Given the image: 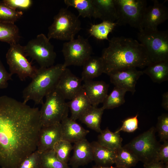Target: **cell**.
<instances>
[{
	"mask_svg": "<svg viewBox=\"0 0 168 168\" xmlns=\"http://www.w3.org/2000/svg\"><path fill=\"white\" fill-rule=\"evenodd\" d=\"M138 38L145 48L151 63L168 61V32L142 29Z\"/></svg>",
	"mask_w": 168,
	"mask_h": 168,
	"instance_id": "obj_4",
	"label": "cell"
},
{
	"mask_svg": "<svg viewBox=\"0 0 168 168\" xmlns=\"http://www.w3.org/2000/svg\"><path fill=\"white\" fill-rule=\"evenodd\" d=\"M162 107L165 110H168V92H166L162 95L161 103Z\"/></svg>",
	"mask_w": 168,
	"mask_h": 168,
	"instance_id": "obj_41",
	"label": "cell"
},
{
	"mask_svg": "<svg viewBox=\"0 0 168 168\" xmlns=\"http://www.w3.org/2000/svg\"><path fill=\"white\" fill-rule=\"evenodd\" d=\"M23 15L21 11L13 9L2 1L0 2V21L15 23Z\"/></svg>",
	"mask_w": 168,
	"mask_h": 168,
	"instance_id": "obj_33",
	"label": "cell"
},
{
	"mask_svg": "<svg viewBox=\"0 0 168 168\" xmlns=\"http://www.w3.org/2000/svg\"><path fill=\"white\" fill-rule=\"evenodd\" d=\"M97 18L102 21L115 22L117 14L114 0H92Z\"/></svg>",
	"mask_w": 168,
	"mask_h": 168,
	"instance_id": "obj_20",
	"label": "cell"
},
{
	"mask_svg": "<svg viewBox=\"0 0 168 168\" xmlns=\"http://www.w3.org/2000/svg\"><path fill=\"white\" fill-rule=\"evenodd\" d=\"M64 2L68 7H71L76 9L79 16L83 18H97L92 0H65Z\"/></svg>",
	"mask_w": 168,
	"mask_h": 168,
	"instance_id": "obj_25",
	"label": "cell"
},
{
	"mask_svg": "<svg viewBox=\"0 0 168 168\" xmlns=\"http://www.w3.org/2000/svg\"><path fill=\"white\" fill-rule=\"evenodd\" d=\"M57 156L53 149L41 153L40 168H70Z\"/></svg>",
	"mask_w": 168,
	"mask_h": 168,
	"instance_id": "obj_31",
	"label": "cell"
},
{
	"mask_svg": "<svg viewBox=\"0 0 168 168\" xmlns=\"http://www.w3.org/2000/svg\"><path fill=\"white\" fill-rule=\"evenodd\" d=\"M91 168H119L115 166V167L113 166H100L96 165L93 166Z\"/></svg>",
	"mask_w": 168,
	"mask_h": 168,
	"instance_id": "obj_42",
	"label": "cell"
},
{
	"mask_svg": "<svg viewBox=\"0 0 168 168\" xmlns=\"http://www.w3.org/2000/svg\"><path fill=\"white\" fill-rule=\"evenodd\" d=\"M156 132L155 127H152L124 147L132 152L144 164L157 161V156L161 144L156 139Z\"/></svg>",
	"mask_w": 168,
	"mask_h": 168,
	"instance_id": "obj_6",
	"label": "cell"
},
{
	"mask_svg": "<svg viewBox=\"0 0 168 168\" xmlns=\"http://www.w3.org/2000/svg\"><path fill=\"white\" fill-rule=\"evenodd\" d=\"M60 123L62 139L71 143H75L86 138L89 133V131L68 117L63 119Z\"/></svg>",
	"mask_w": 168,
	"mask_h": 168,
	"instance_id": "obj_18",
	"label": "cell"
},
{
	"mask_svg": "<svg viewBox=\"0 0 168 168\" xmlns=\"http://www.w3.org/2000/svg\"><path fill=\"white\" fill-rule=\"evenodd\" d=\"M159 150L157 160L164 164L168 163V140L163 142Z\"/></svg>",
	"mask_w": 168,
	"mask_h": 168,
	"instance_id": "obj_39",
	"label": "cell"
},
{
	"mask_svg": "<svg viewBox=\"0 0 168 168\" xmlns=\"http://www.w3.org/2000/svg\"><path fill=\"white\" fill-rule=\"evenodd\" d=\"M152 1L153 5L147 7L145 10L141 29L157 30L158 26L168 18L167 7L157 0Z\"/></svg>",
	"mask_w": 168,
	"mask_h": 168,
	"instance_id": "obj_14",
	"label": "cell"
},
{
	"mask_svg": "<svg viewBox=\"0 0 168 168\" xmlns=\"http://www.w3.org/2000/svg\"><path fill=\"white\" fill-rule=\"evenodd\" d=\"M40 110L41 127L60 123L68 117L69 108L65 99L56 89L45 96Z\"/></svg>",
	"mask_w": 168,
	"mask_h": 168,
	"instance_id": "obj_7",
	"label": "cell"
},
{
	"mask_svg": "<svg viewBox=\"0 0 168 168\" xmlns=\"http://www.w3.org/2000/svg\"><path fill=\"white\" fill-rule=\"evenodd\" d=\"M26 56L23 46L18 43L10 45L6 56L10 73L12 75L17 74L22 81L28 77L31 78L37 69L32 65Z\"/></svg>",
	"mask_w": 168,
	"mask_h": 168,
	"instance_id": "obj_11",
	"label": "cell"
},
{
	"mask_svg": "<svg viewBox=\"0 0 168 168\" xmlns=\"http://www.w3.org/2000/svg\"><path fill=\"white\" fill-rule=\"evenodd\" d=\"M104 110L102 107L98 108L92 106L78 119L88 128L100 133L102 130L100 124Z\"/></svg>",
	"mask_w": 168,
	"mask_h": 168,
	"instance_id": "obj_23",
	"label": "cell"
},
{
	"mask_svg": "<svg viewBox=\"0 0 168 168\" xmlns=\"http://www.w3.org/2000/svg\"><path fill=\"white\" fill-rule=\"evenodd\" d=\"M126 92L122 88L115 86L103 102V108L104 110L113 109L123 104L125 102L124 97Z\"/></svg>",
	"mask_w": 168,
	"mask_h": 168,
	"instance_id": "obj_29",
	"label": "cell"
},
{
	"mask_svg": "<svg viewBox=\"0 0 168 168\" xmlns=\"http://www.w3.org/2000/svg\"><path fill=\"white\" fill-rule=\"evenodd\" d=\"M41 153L37 150L24 159L17 168H40Z\"/></svg>",
	"mask_w": 168,
	"mask_h": 168,
	"instance_id": "obj_35",
	"label": "cell"
},
{
	"mask_svg": "<svg viewBox=\"0 0 168 168\" xmlns=\"http://www.w3.org/2000/svg\"><path fill=\"white\" fill-rule=\"evenodd\" d=\"M164 164L160 161H155L143 166L144 168H163Z\"/></svg>",
	"mask_w": 168,
	"mask_h": 168,
	"instance_id": "obj_40",
	"label": "cell"
},
{
	"mask_svg": "<svg viewBox=\"0 0 168 168\" xmlns=\"http://www.w3.org/2000/svg\"><path fill=\"white\" fill-rule=\"evenodd\" d=\"M122 141L119 133L113 132L107 128L100 133L97 142L105 147L117 151L122 147Z\"/></svg>",
	"mask_w": 168,
	"mask_h": 168,
	"instance_id": "obj_26",
	"label": "cell"
},
{
	"mask_svg": "<svg viewBox=\"0 0 168 168\" xmlns=\"http://www.w3.org/2000/svg\"></svg>",
	"mask_w": 168,
	"mask_h": 168,
	"instance_id": "obj_45",
	"label": "cell"
},
{
	"mask_svg": "<svg viewBox=\"0 0 168 168\" xmlns=\"http://www.w3.org/2000/svg\"><path fill=\"white\" fill-rule=\"evenodd\" d=\"M12 75L6 70L0 59V89L6 88L8 81L12 79Z\"/></svg>",
	"mask_w": 168,
	"mask_h": 168,
	"instance_id": "obj_38",
	"label": "cell"
},
{
	"mask_svg": "<svg viewBox=\"0 0 168 168\" xmlns=\"http://www.w3.org/2000/svg\"><path fill=\"white\" fill-rule=\"evenodd\" d=\"M82 87L91 105L97 107L108 95L109 85L103 81L90 80L84 81Z\"/></svg>",
	"mask_w": 168,
	"mask_h": 168,
	"instance_id": "obj_16",
	"label": "cell"
},
{
	"mask_svg": "<svg viewBox=\"0 0 168 168\" xmlns=\"http://www.w3.org/2000/svg\"><path fill=\"white\" fill-rule=\"evenodd\" d=\"M66 68L63 64H58L37 69L31 82L22 91L23 102L26 103L32 100L35 105H42L44 98L55 89Z\"/></svg>",
	"mask_w": 168,
	"mask_h": 168,
	"instance_id": "obj_3",
	"label": "cell"
},
{
	"mask_svg": "<svg viewBox=\"0 0 168 168\" xmlns=\"http://www.w3.org/2000/svg\"><path fill=\"white\" fill-rule=\"evenodd\" d=\"M139 160L130 151L122 147L116 151L115 164L119 168H130L134 166Z\"/></svg>",
	"mask_w": 168,
	"mask_h": 168,
	"instance_id": "obj_28",
	"label": "cell"
},
{
	"mask_svg": "<svg viewBox=\"0 0 168 168\" xmlns=\"http://www.w3.org/2000/svg\"><path fill=\"white\" fill-rule=\"evenodd\" d=\"M62 52L65 67L74 65L82 66L91 56L92 47L88 40L79 35L77 38L63 44Z\"/></svg>",
	"mask_w": 168,
	"mask_h": 168,
	"instance_id": "obj_10",
	"label": "cell"
},
{
	"mask_svg": "<svg viewBox=\"0 0 168 168\" xmlns=\"http://www.w3.org/2000/svg\"><path fill=\"white\" fill-rule=\"evenodd\" d=\"M67 103L71 111L70 118L75 121L92 106L83 89Z\"/></svg>",
	"mask_w": 168,
	"mask_h": 168,
	"instance_id": "obj_21",
	"label": "cell"
},
{
	"mask_svg": "<svg viewBox=\"0 0 168 168\" xmlns=\"http://www.w3.org/2000/svg\"><path fill=\"white\" fill-rule=\"evenodd\" d=\"M117 25L115 22L102 21L100 23L91 24L89 29L90 35L100 40H109L108 35Z\"/></svg>",
	"mask_w": 168,
	"mask_h": 168,
	"instance_id": "obj_30",
	"label": "cell"
},
{
	"mask_svg": "<svg viewBox=\"0 0 168 168\" xmlns=\"http://www.w3.org/2000/svg\"><path fill=\"white\" fill-rule=\"evenodd\" d=\"M26 56L35 60L40 68H48L54 65L56 57L54 46L43 34L38 35L23 46Z\"/></svg>",
	"mask_w": 168,
	"mask_h": 168,
	"instance_id": "obj_9",
	"label": "cell"
},
{
	"mask_svg": "<svg viewBox=\"0 0 168 168\" xmlns=\"http://www.w3.org/2000/svg\"><path fill=\"white\" fill-rule=\"evenodd\" d=\"M73 147L71 143L62 139L55 144L53 149L58 159L64 163L68 164Z\"/></svg>",
	"mask_w": 168,
	"mask_h": 168,
	"instance_id": "obj_32",
	"label": "cell"
},
{
	"mask_svg": "<svg viewBox=\"0 0 168 168\" xmlns=\"http://www.w3.org/2000/svg\"><path fill=\"white\" fill-rule=\"evenodd\" d=\"M73 153L70 158V165L72 168H78L93 161V154L91 143L85 138L75 143Z\"/></svg>",
	"mask_w": 168,
	"mask_h": 168,
	"instance_id": "obj_17",
	"label": "cell"
},
{
	"mask_svg": "<svg viewBox=\"0 0 168 168\" xmlns=\"http://www.w3.org/2000/svg\"><path fill=\"white\" fill-rule=\"evenodd\" d=\"M143 73L148 75L153 82L159 83L168 80V61L151 63Z\"/></svg>",
	"mask_w": 168,
	"mask_h": 168,
	"instance_id": "obj_24",
	"label": "cell"
},
{
	"mask_svg": "<svg viewBox=\"0 0 168 168\" xmlns=\"http://www.w3.org/2000/svg\"><path fill=\"white\" fill-rule=\"evenodd\" d=\"M82 29L78 17L66 8H62L54 17L53 22L48 28L47 37L62 40L69 41Z\"/></svg>",
	"mask_w": 168,
	"mask_h": 168,
	"instance_id": "obj_5",
	"label": "cell"
},
{
	"mask_svg": "<svg viewBox=\"0 0 168 168\" xmlns=\"http://www.w3.org/2000/svg\"><path fill=\"white\" fill-rule=\"evenodd\" d=\"M117 14V25L127 24L142 29L144 14L147 7L145 0H114Z\"/></svg>",
	"mask_w": 168,
	"mask_h": 168,
	"instance_id": "obj_8",
	"label": "cell"
},
{
	"mask_svg": "<svg viewBox=\"0 0 168 168\" xmlns=\"http://www.w3.org/2000/svg\"><path fill=\"white\" fill-rule=\"evenodd\" d=\"M92 147L93 161L96 165L107 166H112L115 163L116 151L105 147L97 141L91 142Z\"/></svg>",
	"mask_w": 168,
	"mask_h": 168,
	"instance_id": "obj_19",
	"label": "cell"
},
{
	"mask_svg": "<svg viewBox=\"0 0 168 168\" xmlns=\"http://www.w3.org/2000/svg\"><path fill=\"white\" fill-rule=\"evenodd\" d=\"M62 139L60 123L42 127L39 135L37 150L42 153L53 149L55 144Z\"/></svg>",
	"mask_w": 168,
	"mask_h": 168,
	"instance_id": "obj_15",
	"label": "cell"
},
{
	"mask_svg": "<svg viewBox=\"0 0 168 168\" xmlns=\"http://www.w3.org/2000/svg\"></svg>",
	"mask_w": 168,
	"mask_h": 168,
	"instance_id": "obj_44",
	"label": "cell"
},
{
	"mask_svg": "<svg viewBox=\"0 0 168 168\" xmlns=\"http://www.w3.org/2000/svg\"><path fill=\"white\" fill-rule=\"evenodd\" d=\"M163 168H168V163L164 164Z\"/></svg>",
	"mask_w": 168,
	"mask_h": 168,
	"instance_id": "obj_43",
	"label": "cell"
},
{
	"mask_svg": "<svg viewBox=\"0 0 168 168\" xmlns=\"http://www.w3.org/2000/svg\"><path fill=\"white\" fill-rule=\"evenodd\" d=\"M2 1L16 10H17V9L21 10H28L33 4V1L31 0H3Z\"/></svg>",
	"mask_w": 168,
	"mask_h": 168,
	"instance_id": "obj_37",
	"label": "cell"
},
{
	"mask_svg": "<svg viewBox=\"0 0 168 168\" xmlns=\"http://www.w3.org/2000/svg\"><path fill=\"white\" fill-rule=\"evenodd\" d=\"M138 115L129 117L123 121L122 126L117 130L115 132L119 133L121 131L128 133H131L136 130L138 127Z\"/></svg>",
	"mask_w": 168,
	"mask_h": 168,
	"instance_id": "obj_36",
	"label": "cell"
},
{
	"mask_svg": "<svg viewBox=\"0 0 168 168\" xmlns=\"http://www.w3.org/2000/svg\"><path fill=\"white\" fill-rule=\"evenodd\" d=\"M82 80L67 68L61 74L55 89L66 100H71L82 90Z\"/></svg>",
	"mask_w": 168,
	"mask_h": 168,
	"instance_id": "obj_13",
	"label": "cell"
},
{
	"mask_svg": "<svg viewBox=\"0 0 168 168\" xmlns=\"http://www.w3.org/2000/svg\"><path fill=\"white\" fill-rule=\"evenodd\" d=\"M143 71L132 67L124 68L111 72L110 76L111 82L117 86L134 94L137 80L143 74Z\"/></svg>",
	"mask_w": 168,
	"mask_h": 168,
	"instance_id": "obj_12",
	"label": "cell"
},
{
	"mask_svg": "<svg viewBox=\"0 0 168 168\" xmlns=\"http://www.w3.org/2000/svg\"><path fill=\"white\" fill-rule=\"evenodd\" d=\"M41 128L40 110L4 95L0 96V166L17 168L37 150Z\"/></svg>",
	"mask_w": 168,
	"mask_h": 168,
	"instance_id": "obj_1",
	"label": "cell"
},
{
	"mask_svg": "<svg viewBox=\"0 0 168 168\" xmlns=\"http://www.w3.org/2000/svg\"><path fill=\"white\" fill-rule=\"evenodd\" d=\"M156 128L161 141L168 140V114L164 113L158 118Z\"/></svg>",
	"mask_w": 168,
	"mask_h": 168,
	"instance_id": "obj_34",
	"label": "cell"
},
{
	"mask_svg": "<svg viewBox=\"0 0 168 168\" xmlns=\"http://www.w3.org/2000/svg\"><path fill=\"white\" fill-rule=\"evenodd\" d=\"M104 73L129 68H143L151 62L143 45L137 40L124 36L109 40L108 46L102 51Z\"/></svg>",
	"mask_w": 168,
	"mask_h": 168,
	"instance_id": "obj_2",
	"label": "cell"
},
{
	"mask_svg": "<svg viewBox=\"0 0 168 168\" xmlns=\"http://www.w3.org/2000/svg\"><path fill=\"white\" fill-rule=\"evenodd\" d=\"M81 79L83 82L92 80L104 73V66L100 57H90L83 65Z\"/></svg>",
	"mask_w": 168,
	"mask_h": 168,
	"instance_id": "obj_22",
	"label": "cell"
},
{
	"mask_svg": "<svg viewBox=\"0 0 168 168\" xmlns=\"http://www.w3.org/2000/svg\"><path fill=\"white\" fill-rule=\"evenodd\" d=\"M20 37L19 28L15 23L0 21V41L11 45L18 43Z\"/></svg>",
	"mask_w": 168,
	"mask_h": 168,
	"instance_id": "obj_27",
	"label": "cell"
}]
</instances>
